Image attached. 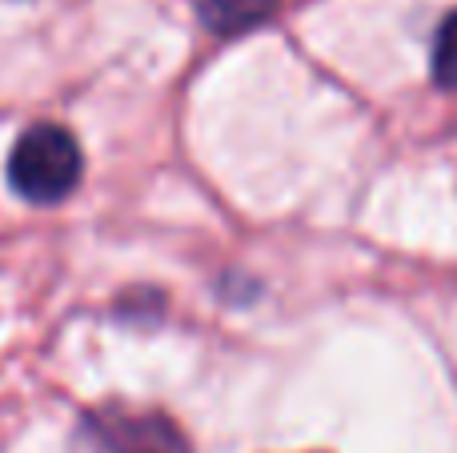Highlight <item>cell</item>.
<instances>
[{
  "mask_svg": "<svg viewBox=\"0 0 457 453\" xmlns=\"http://www.w3.org/2000/svg\"><path fill=\"white\" fill-rule=\"evenodd\" d=\"M80 144L61 125H32L8 157V181L32 205H56L80 181Z\"/></svg>",
  "mask_w": 457,
  "mask_h": 453,
  "instance_id": "6da1fadb",
  "label": "cell"
},
{
  "mask_svg": "<svg viewBox=\"0 0 457 453\" xmlns=\"http://www.w3.org/2000/svg\"><path fill=\"white\" fill-rule=\"evenodd\" d=\"M434 80L442 88H457V12L445 16L434 40Z\"/></svg>",
  "mask_w": 457,
  "mask_h": 453,
  "instance_id": "277c9868",
  "label": "cell"
},
{
  "mask_svg": "<svg viewBox=\"0 0 457 453\" xmlns=\"http://www.w3.org/2000/svg\"><path fill=\"white\" fill-rule=\"evenodd\" d=\"M77 453H189V441L169 417L101 409L80 425Z\"/></svg>",
  "mask_w": 457,
  "mask_h": 453,
  "instance_id": "7a4b0ae2",
  "label": "cell"
},
{
  "mask_svg": "<svg viewBox=\"0 0 457 453\" xmlns=\"http://www.w3.org/2000/svg\"><path fill=\"white\" fill-rule=\"evenodd\" d=\"M273 4L277 0H197V12L213 32H241L269 16Z\"/></svg>",
  "mask_w": 457,
  "mask_h": 453,
  "instance_id": "3957f363",
  "label": "cell"
}]
</instances>
